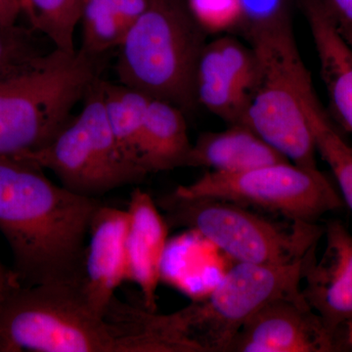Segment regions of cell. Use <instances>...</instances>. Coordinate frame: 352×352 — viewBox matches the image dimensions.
I'll list each match as a JSON object with an SVG mask.
<instances>
[{
    "label": "cell",
    "mask_w": 352,
    "mask_h": 352,
    "mask_svg": "<svg viewBox=\"0 0 352 352\" xmlns=\"http://www.w3.org/2000/svg\"><path fill=\"white\" fill-rule=\"evenodd\" d=\"M302 101L316 151L330 166L342 200L352 210V145L344 140L329 120L311 80L303 90Z\"/></svg>",
    "instance_id": "ffe728a7"
},
{
    "label": "cell",
    "mask_w": 352,
    "mask_h": 352,
    "mask_svg": "<svg viewBox=\"0 0 352 352\" xmlns=\"http://www.w3.org/2000/svg\"><path fill=\"white\" fill-rule=\"evenodd\" d=\"M185 113L177 106L152 98L142 135V168L147 175L186 168L192 149Z\"/></svg>",
    "instance_id": "2e32d148"
},
{
    "label": "cell",
    "mask_w": 352,
    "mask_h": 352,
    "mask_svg": "<svg viewBox=\"0 0 352 352\" xmlns=\"http://www.w3.org/2000/svg\"><path fill=\"white\" fill-rule=\"evenodd\" d=\"M101 205L55 184L25 157L0 155V232L18 286L80 287L90 223Z\"/></svg>",
    "instance_id": "7a4b0ae2"
},
{
    "label": "cell",
    "mask_w": 352,
    "mask_h": 352,
    "mask_svg": "<svg viewBox=\"0 0 352 352\" xmlns=\"http://www.w3.org/2000/svg\"><path fill=\"white\" fill-rule=\"evenodd\" d=\"M204 32L187 0H150L118 48L120 83L170 102L184 113L193 110Z\"/></svg>",
    "instance_id": "5b68a950"
},
{
    "label": "cell",
    "mask_w": 352,
    "mask_h": 352,
    "mask_svg": "<svg viewBox=\"0 0 352 352\" xmlns=\"http://www.w3.org/2000/svg\"><path fill=\"white\" fill-rule=\"evenodd\" d=\"M337 23L352 25V0H319Z\"/></svg>",
    "instance_id": "d4e9b609"
},
{
    "label": "cell",
    "mask_w": 352,
    "mask_h": 352,
    "mask_svg": "<svg viewBox=\"0 0 352 352\" xmlns=\"http://www.w3.org/2000/svg\"><path fill=\"white\" fill-rule=\"evenodd\" d=\"M150 0H87L83 9L80 50L103 58L119 48L145 12Z\"/></svg>",
    "instance_id": "e0dca14e"
},
{
    "label": "cell",
    "mask_w": 352,
    "mask_h": 352,
    "mask_svg": "<svg viewBox=\"0 0 352 352\" xmlns=\"http://www.w3.org/2000/svg\"><path fill=\"white\" fill-rule=\"evenodd\" d=\"M15 284L10 283V282L4 281V280L0 279V302L6 298L7 294L10 292V289L15 288Z\"/></svg>",
    "instance_id": "f546056e"
},
{
    "label": "cell",
    "mask_w": 352,
    "mask_h": 352,
    "mask_svg": "<svg viewBox=\"0 0 352 352\" xmlns=\"http://www.w3.org/2000/svg\"><path fill=\"white\" fill-rule=\"evenodd\" d=\"M309 254L281 265L236 263L203 300L182 309L191 339L203 352L228 351L240 329L261 308L278 298L302 293Z\"/></svg>",
    "instance_id": "9c48e42d"
},
{
    "label": "cell",
    "mask_w": 352,
    "mask_h": 352,
    "mask_svg": "<svg viewBox=\"0 0 352 352\" xmlns=\"http://www.w3.org/2000/svg\"><path fill=\"white\" fill-rule=\"evenodd\" d=\"M0 279L10 282V283L15 284L16 286H18L17 283H16L15 278H14L12 271L6 270L1 263H0Z\"/></svg>",
    "instance_id": "f1b7e54d"
},
{
    "label": "cell",
    "mask_w": 352,
    "mask_h": 352,
    "mask_svg": "<svg viewBox=\"0 0 352 352\" xmlns=\"http://www.w3.org/2000/svg\"><path fill=\"white\" fill-rule=\"evenodd\" d=\"M187 4L205 32L227 31L241 21L240 0H187Z\"/></svg>",
    "instance_id": "7402d4cb"
},
{
    "label": "cell",
    "mask_w": 352,
    "mask_h": 352,
    "mask_svg": "<svg viewBox=\"0 0 352 352\" xmlns=\"http://www.w3.org/2000/svg\"><path fill=\"white\" fill-rule=\"evenodd\" d=\"M325 249L317 258L310 252L303 270L302 289L310 307L335 336L352 318V235L339 220L324 227Z\"/></svg>",
    "instance_id": "8fae6325"
},
{
    "label": "cell",
    "mask_w": 352,
    "mask_h": 352,
    "mask_svg": "<svg viewBox=\"0 0 352 352\" xmlns=\"http://www.w3.org/2000/svg\"><path fill=\"white\" fill-rule=\"evenodd\" d=\"M228 351L333 352L337 340L302 293L273 300L245 322Z\"/></svg>",
    "instance_id": "30bf717a"
},
{
    "label": "cell",
    "mask_w": 352,
    "mask_h": 352,
    "mask_svg": "<svg viewBox=\"0 0 352 352\" xmlns=\"http://www.w3.org/2000/svg\"><path fill=\"white\" fill-rule=\"evenodd\" d=\"M22 2H23V6H24L25 0H22Z\"/></svg>",
    "instance_id": "4dcf8cb0"
},
{
    "label": "cell",
    "mask_w": 352,
    "mask_h": 352,
    "mask_svg": "<svg viewBox=\"0 0 352 352\" xmlns=\"http://www.w3.org/2000/svg\"><path fill=\"white\" fill-rule=\"evenodd\" d=\"M338 30H339L340 36L344 38L346 43L349 44L352 50V25L344 24V23H337Z\"/></svg>",
    "instance_id": "83f0119b"
},
{
    "label": "cell",
    "mask_w": 352,
    "mask_h": 352,
    "mask_svg": "<svg viewBox=\"0 0 352 352\" xmlns=\"http://www.w3.org/2000/svg\"><path fill=\"white\" fill-rule=\"evenodd\" d=\"M101 67L102 58L54 48L0 73V155L38 151L50 143L100 78Z\"/></svg>",
    "instance_id": "3957f363"
},
{
    "label": "cell",
    "mask_w": 352,
    "mask_h": 352,
    "mask_svg": "<svg viewBox=\"0 0 352 352\" xmlns=\"http://www.w3.org/2000/svg\"><path fill=\"white\" fill-rule=\"evenodd\" d=\"M336 340L340 351H352V318L338 330Z\"/></svg>",
    "instance_id": "4316f807"
},
{
    "label": "cell",
    "mask_w": 352,
    "mask_h": 352,
    "mask_svg": "<svg viewBox=\"0 0 352 352\" xmlns=\"http://www.w3.org/2000/svg\"><path fill=\"white\" fill-rule=\"evenodd\" d=\"M241 21L247 31L289 19L287 0H240Z\"/></svg>",
    "instance_id": "603a6c76"
},
{
    "label": "cell",
    "mask_w": 352,
    "mask_h": 352,
    "mask_svg": "<svg viewBox=\"0 0 352 352\" xmlns=\"http://www.w3.org/2000/svg\"><path fill=\"white\" fill-rule=\"evenodd\" d=\"M198 103L231 124H241L249 91L224 69L214 44H206L196 76Z\"/></svg>",
    "instance_id": "ac0fdd59"
},
{
    "label": "cell",
    "mask_w": 352,
    "mask_h": 352,
    "mask_svg": "<svg viewBox=\"0 0 352 352\" xmlns=\"http://www.w3.org/2000/svg\"><path fill=\"white\" fill-rule=\"evenodd\" d=\"M248 32L256 75L241 124L256 132L291 163L317 170L316 147L302 101L303 90L311 78L289 19Z\"/></svg>",
    "instance_id": "277c9868"
},
{
    "label": "cell",
    "mask_w": 352,
    "mask_h": 352,
    "mask_svg": "<svg viewBox=\"0 0 352 352\" xmlns=\"http://www.w3.org/2000/svg\"><path fill=\"white\" fill-rule=\"evenodd\" d=\"M126 234L127 280L140 289L142 305L157 312V291L168 247V221L150 194L140 189L129 200Z\"/></svg>",
    "instance_id": "4fadbf2b"
},
{
    "label": "cell",
    "mask_w": 352,
    "mask_h": 352,
    "mask_svg": "<svg viewBox=\"0 0 352 352\" xmlns=\"http://www.w3.org/2000/svg\"><path fill=\"white\" fill-rule=\"evenodd\" d=\"M24 12L22 0H0V27H13Z\"/></svg>",
    "instance_id": "484cf974"
},
{
    "label": "cell",
    "mask_w": 352,
    "mask_h": 352,
    "mask_svg": "<svg viewBox=\"0 0 352 352\" xmlns=\"http://www.w3.org/2000/svg\"><path fill=\"white\" fill-rule=\"evenodd\" d=\"M127 210L103 204L90 223L80 291L99 314L108 311L117 298L116 291L127 280Z\"/></svg>",
    "instance_id": "7c38bea8"
},
{
    "label": "cell",
    "mask_w": 352,
    "mask_h": 352,
    "mask_svg": "<svg viewBox=\"0 0 352 352\" xmlns=\"http://www.w3.org/2000/svg\"><path fill=\"white\" fill-rule=\"evenodd\" d=\"M36 53L38 51L25 30L17 25L0 27V73Z\"/></svg>",
    "instance_id": "cb8c5ba5"
},
{
    "label": "cell",
    "mask_w": 352,
    "mask_h": 352,
    "mask_svg": "<svg viewBox=\"0 0 352 352\" xmlns=\"http://www.w3.org/2000/svg\"><path fill=\"white\" fill-rule=\"evenodd\" d=\"M302 4L333 110L352 132V50L319 0H302Z\"/></svg>",
    "instance_id": "5bb4252c"
},
{
    "label": "cell",
    "mask_w": 352,
    "mask_h": 352,
    "mask_svg": "<svg viewBox=\"0 0 352 352\" xmlns=\"http://www.w3.org/2000/svg\"><path fill=\"white\" fill-rule=\"evenodd\" d=\"M182 199H210L250 205L277 212L292 221L315 223L322 215L340 210L344 201L320 170L291 162L259 166L241 173L208 171L173 192Z\"/></svg>",
    "instance_id": "ba28073f"
},
{
    "label": "cell",
    "mask_w": 352,
    "mask_h": 352,
    "mask_svg": "<svg viewBox=\"0 0 352 352\" xmlns=\"http://www.w3.org/2000/svg\"><path fill=\"white\" fill-rule=\"evenodd\" d=\"M87 0H25L32 28L45 34L55 50L76 53L75 34Z\"/></svg>",
    "instance_id": "44dd1931"
},
{
    "label": "cell",
    "mask_w": 352,
    "mask_h": 352,
    "mask_svg": "<svg viewBox=\"0 0 352 352\" xmlns=\"http://www.w3.org/2000/svg\"><path fill=\"white\" fill-rule=\"evenodd\" d=\"M52 171L62 186L78 195L99 199L147 176L118 145L104 107L98 78L82 100L80 112L38 151L14 155Z\"/></svg>",
    "instance_id": "52a82bcc"
},
{
    "label": "cell",
    "mask_w": 352,
    "mask_h": 352,
    "mask_svg": "<svg viewBox=\"0 0 352 352\" xmlns=\"http://www.w3.org/2000/svg\"><path fill=\"white\" fill-rule=\"evenodd\" d=\"M102 89L113 138L124 156L145 173L142 168V135L152 97L122 83L115 85L102 80Z\"/></svg>",
    "instance_id": "d6986e66"
},
{
    "label": "cell",
    "mask_w": 352,
    "mask_h": 352,
    "mask_svg": "<svg viewBox=\"0 0 352 352\" xmlns=\"http://www.w3.org/2000/svg\"><path fill=\"white\" fill-rule=\"evenodd\" d=\"M289 162L256 132L243 124L201 134L192 145L186 168H205L221 173H241Z\"/></svg>",
    "instance_id": "9a60e30c"
},
{
    "label": "cell",
    "mask_w": 352,
    "mask_h": 352,
    "mask_svg": "<svg viewBox=\"0 0 352 352\" xmlns=\"http://www.w3.org/2000/svg\"><path fill=\"white\" fill-rule=\"evenodd\" d=\"M160 203L168 223L187 227L237 263H295L316 249L324 234L317 224L294 221L282 226L230 201L170 194Z\"/></svg>",
    "instance_id": "8992f818"
},
{
    "label": "cell",
    "mask_w": 352,
    "mask_h": 352,
    "mask_svg": "<svg viewBox=\"0 0 352 352\" xmlns=\"http://www.w3.org/2000/svg\"><path fill=\"white\" fill-rule=\"evenodd\" d=\"M201 352L182 311L159 314L116 298L99 314L80 287H15L0 302V352Z\"/></svg>",
    "instance_id": "6da1fadb"
}]
</instances>
